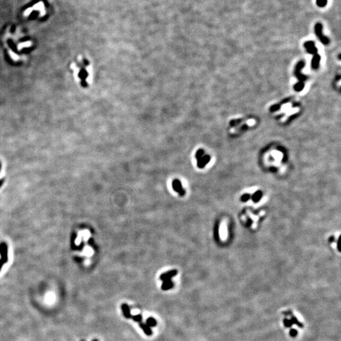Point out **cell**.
Masks as SVG:
<instances>
[{
	"label": "cell",
	"instance_id": "obj_17",
	"mask_svg": "<svg viewBox=\"0 0 341 341\" xmlns=\"http://www.w3.org/2000/svg\"><path fill=\"white\" fill-rule=\"evenodd\" d=\"M92 341H99V340H97V339H94V340H93Z\"/></svg>",
	"mask_w": 341,
	"mask_h": 341
},
{
	"label": "cell",
	"instance_id": "obj_1",
	"mask_svg": "<svg viewBox=\"0 0 341 341\" xmlns=\"http://www.w3.org/2000/svg\"><path fill=\"white\" fill-rule=\"evenodd\" d=\"M196 158L197 159V164L198 167H204L206 164L210 160L209 155H204V151L202 149L198 150L196 153Z\"/></svg>",
	"mask_w": 341,
	"mask_h": 341
},
{
	"label": "cell",
	"instance_id": "obj_5",
	"mask_svg": "<svg viewBox=\"0 0 341 341\" xmlns=\"http://www.w3.org/2000/svg\"><path fill=\"white\" fill-rule=\"evenodd\" d=\"M178 274V271L176 270H171L169 271H167L166 272H164L160 275V279L162 282L168 280H171L172 277H175Z\"/></svg>",
	"mask_w": 341,
	"mask_h": 341
},
{
	"label": "cell",
	"instance_id": "obj_2",
	"mask_svg": "<svg viewBox=\"0 0 341 341\" xmlns=\"http://www.w3.org/2000/svg\"><path fill=\"white\" fill-rule=\"evenodd\" d=\"M323 25L321 23H317L315 25V34L319 37L320 41L323 44H328L329 43V39L327 37H325L322 34Z\"/></svg>",
	"mask_w": 341,
	"mask_h": 341
},
{
	"label": "cell",
	"instance_id": "obj_16",
	"mask_svg": "<svg viewBox=\"0 0 341 341\" xmlns=\"http://www.w3.org/2000/svg\"><path fill=\"white\" fill-rule=\"evenodd\" d=\"M289 335L291 337H296L298 335V330L294 328L291 329L289 331Z\"/></svg>",
	"mask_w": 341,
	"mask_h": 341
},
{
	"label": "cell",
	"instance_id": "obj_9",
	"mask_svg": "<svg viewBox=\"0 0 341 341\" xmlns=\"http://www.w3.org/2000/svg\"><path fill=\"white\" fill-rule=\"evenodd\" d=\"M174 287V283L172 282L171 280L165 281L162 282V284L161 286V289L163 291H167L172 289Z\"/></svg>",
	"mask_w": 341,
	"mask_h": 341
},
{
	"label": "cell",
	"instance_id": "obj_3",
	"mask_svg": "<svg viewBox=\"0 0 341 341\" xmlns=\"http://www.w3.org/2000/svg\"><path fill=\"white\" fill-rule=\"evenodd\" d=\"M40 10L41 11V16H43L45 14V10H44V3L43 2H39V3L36 4V5H34V6L31 7V8H29L27 9L25 12H24V15L25 16H29V15L30 14V13L32 12L33 10Z\"/></svg>",
	"mask_w": 341,
	"mask_h": 341
},
{
	"label": "cell",
	"instance_id": "obj_10",
	"mask_svg": "<svg viewBox=\"0 0 341 341\" xmlns=\"http://www.w3.org/2000/svg\"><path fill=\"white\" fill-rule=\"evenodd\" d=\"M146 324L150 327H155L158 323H157L156 320L153 317H149L146 320Z\"/></svg>",
	"mask_w": 341,
	"mask_h": 341
},
{
	"label": "cell",
	"instance_id": "obj_4",
	"mask_svg": "<svg viewBox=\"0 0 341 341\" xmlns=\"http://www.w3.org/2000/svg\"><path fill=\"white\" fill-rule=\"evenodd\" d=\"M172 186L174 191L177 192L180 196H184L185 194V191L183 188L181 181L178 179H175L172 183Z\"/></svg>",
	"mask_w": 341,
	"mask_h": 341
},
{
	"label": "cell",
	"instance_id": "obj_15",
	"mask_svg": "<svg viewBox=\"0 0 341 341\" xmlns=\"http://www.w3.org/2000/svg\"><path fill=\"white\" fill-rule=\"evenodd\" d=\"M316 4L319 7H324L327 5V0H316Z\"/></svg>",
	"mask_w": 341,
	"mask_h": 341
},
{
	"label": "cell",
	"instance_id": "obj_14",
	"mask_svg": "<svg viewBox=\"0 0 341 341\" xmlns=\"http://www.w3.org/2000/svg\"><path fill=\"white\" fill-rule=\"evenodd\" d=\"M283 323H284V326L286 327H287V328L291 327H292V325H293L291 320L289 319H284V321H283Z\"/></svg>",
	"mask_w": 341,
	"mask_h": 341
},
{
	"label": "cell",
	"instance_id": "obj_6",
	"mask_svg": "<svg viewBox=\"0 0 341 341\" xmlns=\"http://www.w3.org/2000/svg\"><path fill=\"white\" fill-rule=\"evenodd\" d=\"M305 47L309 54H316L317 49L315 46V43L313 41H308L305 43Z\"/></svg>",
	"mask_w": 341,
	"mask_h": 341
},
{
	"label": "cell",
	"instance_id": "obj_12",
	"mask_svg": "<svg viewBox=\"0 0 341 341\" xmlns=\"http://www.w3.org/2000/svg\"><path fill=\"white\" fill-rule=\"evenodd\" d=\"M320 60V57L317 54H316L315 55V56L313 57V59L312 60V67L314 69L317 68L318 66H319Z\"/></svg>",
	"mask_w": 341,
	"mask_h": 341
},
{
	"label": "cell",
	"instance_id": "obj_13",
	"mask_svg": "<svg viewBox=\"0 0 341 341\" xmlns=\"http://www.w3.org/2000/svg\"><path fill=\"white\" fill-rule=\"evenodd\" d=\"M132 319H133V321H135V322H139L140 323L141 322V321H142V316L140 314H138V315H133L132 316Z\"/></svg>",
	"mask_w": 341,
	"mask_h": 341
},
{
	"label": "cell",
	"instance_id": "obj_7",
	"mask_svg": "<svg viewBox=\"0 0 341 341\" xmlns=\"http://www.w3.org/2000/svg\"><path fill=\"white\" fill-rule=\"evenodd\" d=\"M121 310L123 314V315L126 319H128L132 317V315H131V312H130V309L129 306L127 304L123 303L121 305Z\"/></svg>",
	"mask_w": 341,
	"mask_h": 341
},
{
	"label": "cell",
	"instance_id": "obj_11",
	"mask_svg": "<svg viewBox=\"0 0 341 341\" xmlns=\"http://www.w3.org/2000/svg\"><path fill=\"white\" fill-rule=\"evenodd\" d=\"M291 316H291V321H292L293 324L296 325L298 327H300V328H302V327H303V324H302V323H301L300 321L298 320V319H297V318L296 316H294L293 315V314H291Z\"/></svg>",
	"mask_w": 341,
	"mask_h": 341
},
{
	"label": "cell",
	"instance_id": "obj_8",
	"mask_svg": "<svg viewBox=\"0 0 341 341\" xmlns=\"http://www.w3.org/2000/svg\"><path fill=\"white\" fill-rule=\"evenodd\" d=\"M139 327L141 328V330H143L144 334L148 336H151L152 335V331L151 330V328L148 327L146 323H144L142 322L139 323Z\"/></svg>",
	"mask_w": 341,
	"mask_h": 341
}]
</instances>
